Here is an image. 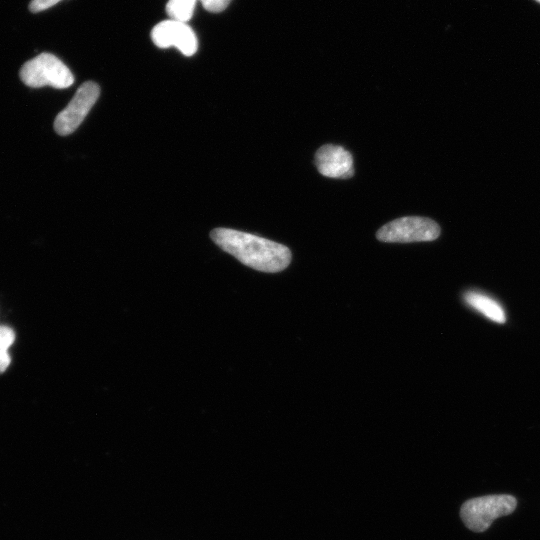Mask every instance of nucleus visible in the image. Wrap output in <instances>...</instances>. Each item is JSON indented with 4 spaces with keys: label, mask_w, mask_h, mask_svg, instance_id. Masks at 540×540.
Instances as JSON below:
<instances>
[{
    "label": "nucleus",
    "mask_w": 540,
    "mask_h": 540,
    "mask_svg": "<svg viewBox=\"0 0 540 540\" xmlns=\"http://www.w3.org/2000/svg\"><path fill=\"white\" fill-rule=\"evenodd\" d=\"M517 505L511 495H487L467 500L461 507L460 516L465 526L474 532H484L492 522L512 513Z\"/></svg>",
    "instance_id": "7ed1b4c3"
},
{
    "label": "nucleus",
    "mask_w": 540,
    "mask_h": 540,
    "mask_svg": "<svg viewBox=\"0 0 540 540\" xmlns=\"http://www.w3.org/2000/svg\"><path fill=\"white\" fill-rule=\"evenodd\" d=\"M197 0H168L166 12L170 19L188 22L196 6Z\"/></svg>",
    "instance_id": "1a4fd4ad"
},
{
    "label": "nucleus",
    "mask_w": 540,
    "mask_h": 540,
    "mask_svg": "<svg viewBox=\"0 0 540 540\" xmlns=\"http://www.w3.org/2000/svg\"><path fill=\"white\" fill-rule=\"evenodd\" d=\"M464 300L468 305L490 320L497 323H504L506 321V315L502 306L489 296L479 292L469 291L464 294Z\"/></svg>",
    "instance_id": "6e6552de"
},
{
    "label": "nucleus",
    "mask_w": 540,
    "mask_h": 540,
    "mask_svg": "<svg viewBox=\"0 0 540 540\" xmlns=\"http://www.w3.org/2000/svg\"><path fill=\"white\" fill-rule=\"evenodd\" d=\"M15 332L12 328L5 325H0V373L6 371L10 365L11 358L9 348L14 343Z\"/></svg>",
    "instance_id": "9d476101"
},
{
    "label": "nucleus",
    "mask_w": 540,
    "mask_h": 540,
    "mask_svg": "<svg viewBox=\"0 0 540 540\" xmlns=\"http://www.w3.org/2000/svg\"><path fill=\"white\" fill-rule=\"evenodd\" d=\"M100 94L97 83L87 81L74 94L68 105L56 116L54 130L65 136L74 132L91 110Z\"/></svg>",
    "instance_id": "39448f33"
},
{
    "label": "nucleus",
    "mask_w": 540,
    "mask_h": 540,
    "mask_svg": "<svg viewBox=\"0 0 540 540\" xmlns=\"http://www.w3.org/2000/svg\"><path fill=\"white\" fill-rule=\"evenodd\" d=\"M62 0H32L29 5L31 12L36 13L46 10Z\"/></svg>",
    "instance_id": "f8f14e48"
},
{
    "label": "nucleus",
    "mask_w": 540,
    "mask_h": 540,
    "mask_svg": "<svg viewBox=\"0 0 540 540\" xmlns=\"http://www.w3.org/2000/svg\"><path fill=\"white\" fill-rule=\"evenodd\" d=\"M23 83L32 88L51 86L65 89L74 82L70 69L55 55L41 53L28 60L20 69Z\"/></svg>",
    "instance_id": "f03ea898"
},
{
    "label": "nucleus",
    "mask_w": 540,
    "mask_h": 540,
    "mask_svg": "<svg viewBox=\"0 0 540 540\" xmlns=\"http://www.w3.org/2000/svg\"><path fill=\"white\" fill-rule=\"evenodd\" d=\"M210 237L222 250L244 265L261 272L282 271L291 261V251L287 246L253 234L230 228H215Z\"/></svg>",
    "instance_id": "f257e3e1"
},
{
    "label": "nucleus",
    "mask_w": 540,
    "mask_h": 540,
    "mask_svg": "<svg viewBox=\"0 0 540 540\" xmlns=\"http://www.w3.org/2000/svg\"><path fill=\"white\" fill-rule=\"evenodd\" d=\"M536 1L540 3V0H536Z\"/></svg>",
    "instance_id": "ddd939ff"
},
{
    "label": "nucleus",
    "mask_w": 540,
    "mask_h": 540,
    "mask_svg": "<svg viewBox=\"0 0 540 540\" xmlns=\"http://www.w3.org/2000/svg\"><path fill=\"white\" fill-rule=\"evenodd\" d=\"M315 165L318 171L329 178L347 179L353 176V158L345 148L326 144L315 154Z\"/></svg>",
    "instance_id": "0eeeda50"
},
{
    "label": "nucleus",
    "mask_w": 540,
    "mask_h": 540,
    "mask_svg": "<svg viewBox=\"0 0 540 540\" xmlns=\"http://www.w3.org/2000/svg\"><path fill=\"white\" fill-rule=\"evenodd\" d=\"M202 6L209 12H221L227 8L231 0H200Z\"/></svg>",
    "instance_id": "9b49d317"
},
{
    "label": "nucleus",
    "mask_w": 540,
    "mask_h": 540,
    "mask_svg": "<svg viewBox=\"0 0 540 540\" xmlns=\"http://www.w3.org/2000/svg\"><path fill=\"white\" fill-rule=\"evenodd\" d=\"M151 39L159 48L176 47L183 55L192 56L198 48L195 32L187 24L174 19L159 22L151 31Z\"/></svg>",
    "instance_id": "423d86ee"
},
{
    "label": "nucleus",
    "mask_w": 540,
    "mask_h": 540,
    "mask_svg": "<svg viewBox=\"0 0 540 540\" xmlns=\"http://www.w3.org/2000/svg\"><path fill=\"white\" fill-rule=\"evenodd\" d=\"M439 234L440 227L432 219L408 216L388 222L377 231L376 237L382 242L409 243L433 241Z\"/></svg>",
    "instance_id": "20e7f679"
}]
</instances>
